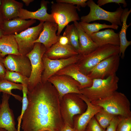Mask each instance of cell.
<instances>
[{
	"label": "cell",
	"mask_w": 131,
	"mask_h": 131,
	"mask_svg": "<svg viewBox=\"0 0 131 131\" xmlns=\"http://www.w3.org/2000/svg\"><path fill=\"white\" fill-rule=\"evenodd\" d=\"M114 3L120 5V4H123L124 8L126 7L127 4L125 0H98L97 2V5L99 7H101L105 4Z\"/></svg>",
	"instance_id": "obj_36"
},
{
	"label": "cell",
	"mask_w": 131,
	"mask_h": 131,
	"mask_svg": "<svg viewBox=\"0 0 131 131\" xmlns=\"http://www.w3.org/2000/svg\"></svg>",
	"instance_id": "obj_48"
},
{
	"label": "cell",
	"mask_w": 131,
	"mask_h": 131,
	"mask_svg": "<svg viewBox=\"0 0 131 131\" xmlns=\"http://www.w3.org/2000/svg\"><path fill=\"white\" fill-rule=\"evenodd\" d=\"M1 0H0V5H1Z\"/></svg>",
	"instance_id": "obj_44"
},
{
	"label": "cell",
	"mask_w": 131,
	"mask_h": 131,
	"mask_svg": "<svg viewBox=\"0 0 131 131\" xmlns=\"http://www.w3.org/2000/svg\"><path fill=\"white\" fill-rule=\"evenodd\" d=\"M2 58L0 57V81L4 80L7 70L2 61Z\"/></svg>",
	"instance_id": "obj_37"
},
{
	"label": "cell",
	"mask_w": 131,
	"mask_h": 131,
	"mask_svg": "<svg viewBox=\"0 0 131 131\" xmlns=\"http://www.w3.org/2000/svg\"><path fill=\"white\" fill-rule=\"evenodd\" d=\"M22 90L23 94L22 100V106L21 113L20 115L18 117L17 119L18 122V128H20L22 117L27 107L28 104V101L27 96L28 90L27 86L26 85H23V89Z\"/></svg>",
	"instance_id": "obj_31"
},
{
	"label": "cell",
	"mask_w": 131,
	"mask_h": 131,
	"mask_svg": "<svg viewBox=\"0 0 131 131\" xmlns=\"http://www.w3.org/2000/svg\"></svg>",
	"instance_id": "obj_47"
},
{
	"label": "cell",
	"mask_w": 131,
	"mask_h": 131,
	"mask_svg": "<svg viewBox=\"0 0 131 131\" xmlns=\"http://www.w3.org/2000/svg\"><path fill=\"white\" fill-rule=\"evenodd\" d=\"M23 85L10 82L5 80L0 81V91L13 96L16 99L21 101L22 97L19 95L12 93L13 89H17L22 90Z\"/></svg>",
	"instance_id": "obj_28"
},
{
	"label": "cell",
	"mask_w": 131,
	"mask_h": 131,
	"mask_svg": "<svg viewBox=\"0 0 131 131\" xmlns=\"http://www.w3.org/2000/svg\"><path fill=\"white\" fill-rule=\"evenodd\" d=\"M98 123L94 116L89 122L84 131H105Z\"/></svg>",
	"instance_id": "obj_33"
},
{
	"label": "cell",
	"mask_w": 131,
	"mask_h": 131,
	"mask_svg": "<svg viewBox=\"0 0 131 131\" xmlns=\"http://www.w3.org/2000/svg\"><path fill=\"white\" fill-rule=\"evenodd\" d=\"M87 107L85 102L75 93L64 95L60 101L61 115L65 124L73 128V118L84 112Z\"/></svg>",
	"instance_id": "obj_5"
},
{
	"label": "cell",
	"mask_w": 131,
	"mask_h": 131,
	"mask_svg": "<svg viewBox=\"0 0 131 131\" xmlns=\"http://www.w3.org/2000/svg\"><path fill=\"white\" fill-rule=\"evenodd\" d=\"M115 116L116 115L110 113L103 108L97 113L94 116L101 127L106 130Z\"/></svg>",
	"instance_id": "obj_29"
},
{
	"label": "cell",
	"mask_w": 131,
	"mask_h": 131,
	"mask_svg": "<svg viewBox=\"0 0 131 131\" xmlns=\"http://www.w3.org/2000/svg\"><path fill=\"white\" fill-rule=\"evenodd\" d=\"M63 35L67 38L69 41L68 44L79 54L80 49L78 34L77 29L74 24H68L66 26Z\"/></svg>",
	"instance_id": "obj_26"
},
{
	"label": "cell",
	"mask_w": 131,
	"mask_h": 131,
	"mask_svg": "<svg viewBox=\"0 0 131 131\" xmlns=\"http://www.w3.org/2000/svg\"><path fill=\"white\" fill-rule=\"evenodd\" d=\"M131 12V9L130 10H129L128 8L123 9L121 17V21L122 25L121 31L118 33L120 40V52L119 55L123 59L124 58L126 49L131 44V41H128L126 37L127 29L131 25V23L129 25H127V21Z\"/></svg>",
	"instance_id": "obj_22"
},
{
	"label": "cell",
	"mask_w": 131,
	"mask_h": 131,
	"mask_svg": "<svg viewBox=\"0 0 131 131\" xmlns=\"http://www.w3.org/2000/svg\"><path fill=\"white\" fill-rule=\"evenodd\" d=\"M3 33L2 30L0 29V38L3 35Z\"/></svg>",
	"instance_id": "obj_42"
},
{
	"label": "cell",
	"mask_w": 131,
	"mask_h": 131,
	"mask_svg": "<svg viewBox=\"0 0 131 131\" xmlns=\"http://www.w3.org/2000/svg\"><path fill=\"white\" fill-rule=\"evenodd\" d=\"M0 131H7L4 129H3V128H0Z\"/></svg>",
	"instance_id": "obj_43"
},
{
	"label": "cell",
	"mask_w": 131,
	"mask_h": 131,
	"mask_svg": "<svg viewBox=\"0 0 131 131\" xmlns=\"http://www.w3.org/2000/svg\"><path fill=\"white\" fill-rule=\"evenodd\" d=\"M10 95L3 93L0 107V128L7 131H17L13 110L10 108L9 100Z\"/></svg>",
	"instance_id": "obj_15"
},
{
	"label": "cell",
	"mask_w": 131,
	"mask_h": 131,
	"mask_svg": "<svg viewBox=\"0 0 131 131\" xmlns=\"http://www.w3.org/2000/svg\"><path fill=\"white\" fill-rule=\"evenodd\" d=\"M116 131H131V117H122L118 125Z\"/></svg>",
	"instance_id": "obj_32"
},
{
	"label": "cell",
	"mask_w": 131,
	"mask_h": 131,
	"mask_svg": "<svg viewBox=\"0 0 131 131\" xmlns=\"http://www.w3.org/2000/svg\"><path fill=\"white\" fill-rule=\"evenodd\" d=\"M119 80L116 74L103 79H93L91 86L80 89L81 94L91 102L107 98L117 91Z\"/></svg>",
	"instance_id": "obj_2"
},
{
	"label": "cell",
	"mask_w": 131,
	"mask_h": 131,
	"mask_svg": "<svg viewBox=\"0 0 131 131\" xmlns=\"http://www.w3.org/2000/svg\"><path fill=\"white\" fill-rule=\"evenodd\" d=\"M47 50L43 44L35 43L32 49L26 55L30 61L31 68L27 85L28 91H31L38 84L42 83L41 76L44 69L42 57Z\"/></svg>",
	"instance_id": "obj_6"
},
{
	"label": "cell",
	"mask_w": 131,
	"mask_h": 131,
	"mask_svg": "<svg viewBox=\"0 0 131 131\" xmlns=\"http://www.w3.org/2000/svg\"><path fill=\"white\" fill-rule=\"evenodd\" d=\"M55 75H66L71 77L79 83L80 89L90 87L92 83L93 79L82 73L76 63L64 67Z\"/></svg>",
	"instance_id": "obj_19"
},
{
	"label": "cell",
	"mask_w": 131,
	"mask_h": 131,
	"mask_svg": "<svg viewBox=\"0 0 131 131\" xmlns=\"http://www.w3.org/2000/svg\"><path fill=\"white\" fill-rule=\"evenodd\" d=\"M87 6L90 8V11L87 15L82 16L81 21L88 23L97 20L107 21L112 25L122 26L121 17L123 9L121 6L114 12L104 10L96 4L92 0H88Z\"/></svg>",
	"instance_id": "obj_8"
},
{
	"label": "cell",
	"mask_w": 131,
	"mask_h": 131,
	"mask_svg": "<svg viewBox=\"0 0 131 131\" xmlns=\"http://www.w3.org/2000/svg\"><path fill=\"white\" fill-rule=\"evenodd\" d=\"M120 57L118 54L105 59L92 69L87 75L92 79H103L116 74L119 66Z\"/></svg>",
	"instance_id": "obj_10"
},
{
	"label": "cell",
	"mask_w": 131,
	"mask_h": 131,
	"mask_svg": "<svg viewBox=\"0 0 131 131\" xmlns=\"http://www.w3.org/2000/svg\"><path fill=\"white\" fill-rule=\"evenodd\" d=\"M60 131H76L73 128H72L68 125L64 124L63 126Z\"/></svg>",
	"instance_id": "obj_39"
},
{
	"label": "cell",
	"mask_w": 131,
	"mask_h": 131,
	"mask_svg": "<svg viewBox=\"0 0 131 131\" xmlns=\"http://www.w3.org/2000/svg\"><path fill=\"white\" fill-rule=\"evenodd\" d=\"M56 2H51V14L58 25L57 35L59 36L70 23L79 21L80 18L77 11L76 6L68 3Z\"/></svg>",
	"instance_id": "obj_7"
},
{
	"label": "cell",
	"mask_w": 131,
	"mask_h": 131,
	"mask_svg": "<svg viewBox=\"0 0 131 131\" xmlns=\"http://www.w3.org/2000/svg\"><path fill=\"white\" fill-rule=\"evenodd\" d=\"M28 104L22 117L23 131H60L64 123L58 93L47 81L28 91Z\"/></svg>",
	"instance_id": "obj_1"
},
{
	"label": "cell",
	"mask_w": 131,
	"mask_h": 131,
	"mask_svg": "<svg viewBox=\"0 0 131 131\" xmlns=\"http://www.w3.org/2000/svg\"><path fill=\"white\" fill-rule=\"evenodd\" d=\"M0 57H1V53L0 51Z\"/></svg>",
	"instance_id": "obj_45"
},
{
	"label": "cell",
	"mask_w": 131,
	"mask_h": 131,
	"mask_svg": "<svg viewBox=\"0 0 131 131\" xmlns=\"http://www.w3.org/2000/svg\"><path fill=\"white\" fill-rule=\"evenodd\" d=\"M78 94L86 103L87 107L84 112L81 115L74 116L73 119V128L76 131H84L91 119L103 108L99 106L92 104L88 99L82 95Z\"/></svg>",
	"instance_id": "obj_14"
},
{
	"label": "cell",
	"mask_w": 131,
	"mask_h": 131,
	"mask_svg": "<svg viewBox=\"0 0 131 131\" xmlns=\"http://www.w3.org/2000/svg\"><path fill=\"white\" fill-rule=\"evenodd\" d=\"M3 20L2 14L0 11V29H1Z\"/></svg>",
	"instance_id": "obj_41"
},
{
	"label": "cell",
	"mask_w": 131,
	"mask_h": 131,
	"mask_svg": "<svg viewBox=\"0 0 131 131\" xmlns=\"http://www.w3.org/2000/svg\"><path fill=\"white\" fill-rule=\"evenodd\" d=\"M1 103L0 102V105H1Z\"/></svg>",
	"instance_id": "obj_46"
},
{
	"label": "cell",
	"mask_w": 131,
	"mask_h": 131,
	"mask_svg": "<svg viewBox=\"0 0 131 131\" xmlns=\"http://www.w3.org/2000/svg\"><path fill=\"white\" fill-rule=\"evenodd\" d=\"M91 103L94 105L101 107L114 115L124 118L131 117L130 102L122 93L116 91L108 97Z\"/></svg>",
	"instance_id": "obj_3"
},
{
	"label": "cell",
	"mask_w": 131,
	"mask_h": 131,
	"mask_svg": "<svg viewBox=\"0 0 131 131\" xmlns=\"http://www.w3.org/2000/svg\"><path fill=\"white\" fill-rule=\"evenodd\" d=\"M88 35L98 47L107 44L119 46L120 45L118 33L112 29H106Z\"/></svg>",
	"instance_id": "obj_20"
},
{
	"label": "cell",
	"mask_w": 131,
	"mask_h": 131,
	"mask_svg": "<svg viewBox=\"0 0 131 131\" xmlns=\"http://www.w3.org/2000/svg\"><path fill=\"white\" fill-rule=\"evenodd\" d=\"M28 79L18 72L7 70L4 80L15 83H20L27 86Z\"/></svg>",
	"instance_id": "obj_30"
},
{
	"label": "cell",
	"mask_w": 131,
	"mask_h": 131,
	"mask_svg": "<svg viewBox=\"0 0 131 131\" xmlns=\"http://www.w3.org/2000/svg\"><path fill=\"white\" fill-rule=\"evenodd\" d=\"M47 81L56 88L58 94L60 101L64 95L67 94H81L79 83L68 76L54 75L50 77Z\"/></svg>",
	"instance_id": "obj_11"
},
{
	"label": "cell",
	"mask_w": 131,
	"mask_h": 131,
	"mask_svg": "<svg viewBox=\"0 0 131 131\" xmlns=\"http://www.w3.org/2000/svg\"><path fill=\"white\" fill-rule=\"evenodd\" d=\"M119 46L107 44L98 47L87 55H81L76 63L80 71L87 75L90 71L102 60L114 55L119 54Z\"/></svg>",
	"instance_id": "obj_4"
},
{
	"label": "cell",
	"mask_w": 131,
	"mask_h": 131,
	"mask_svg": "<svg viewBox=\"0 0 131 131\" xmlns=\"http://www.w3.org/2000/svg\"><path fill=\"white\" fill-rule=\"evenodd\" d=\"M36 22L35 20H26L18 17L9 20H3L1 29L4 35H14L24 31Z\"/></svg>",
	"instance_id": "obj_18"
},
{
	"label": "cell",
	"mask_w": 131,
	"mask_h": 131,
	"mask_svg": "<svg viewBox=\"0 0 131 131\" xmlns=\"http://www.w3.org/2000/svg\"><path fill=\"white\" fill-rule=\"evenodd\" d=\"M121 117L119 116H115L106 129L105 131H116L118 125Z\"/></svg>",
	"instance_id": "obj_35"
},
{
	"label": "cell",
	"mask_w": 131,
	"mask_h": 131,
	"mask_svg": "<svg viewBox=\"0 0 131 131\" xmlns=\"http://www.w3.org/2000/svg\"><path fill=\"white\" fill-rule=\"evenodd\" d=\"M2 61L7 70L18 72L28 78L30 77L31 65L26 56L8 55L2 58Z\"/></svg>",
	"instance_id": "obj_13"
},
{
	"label": "cell",
	"mask_w": 131,
	"mask_h": 131,
	"mask_svg": "<svg viewBox=\"0 0 131 131\" xmlns=\"http://www.w3.org/2000/svg\"><path fill=\"white\" fill-rule=\"evenodd\" d=\"M79 54L69 45L61 44L58 42L48 49L44 55L51 59L66 58Z\"/></svg>",
	"instance_id": "obj_21"
},
{
	"label": "cell",
	"mask_w": 131,
	"mask_h": 131,
	"mask_svg": "<svg viewBox=\"0 0 131 131\" xmlns=\"http://www.w3.org/2000/svg\"><path fill=\"white\" fill-rule=\"evenodd\" d=\"M78 23L83 30L88 35L97 32L103 29L111 28L117 30L119 27L118 25H108L105 23L101 24L97 22L89 23L81 21Z\"/></svg>",
	"instance_id": "obj_27"
},
{
	"label": "cell",
	"mask_w": 131,
	"mask_h": 131,
	"mask_svg": "<svg viewBox=\"0 0 131 131\" xmlns=\"http://www.w3.org/2000/svg\"><path fill=\"white\" fill-rule=\"evenodd\" d=\"M0 12L4 20H9L18 17L19 10L23 4L15 0H1Z\"/></svg>",
	"instance_id": "obj_24"
},
{
	"label": "cell",
	"mask_w": 131,
	"mask_h": 131,
	"mask_svg": "<svg viewBox=\"0 0 131 131\" xmlns=\"http://www.w3.org/2000/svg\"><path fill=\"white\" fill-rule=\"evenodd\" d=\"M78 33L80 49L79 54L87 55L98 47L88 35L83 30L77 21L74 22Z\"/></svg>",
	"instance_id": "obj_23"
},
{
	"label": "cell",
	"mask_w": 131,
	"mask_h": 131,
	"mask_svg": "<svg viewBox=\"0 0 131 131\" xmlns=\"http://www.w3.org/2000/svg\"><path fill=\"white\" fill-rule=\"evenodd\" d=\"M58 29V25L55 23L49 21L44 22L43 30L34 43H40L47 50L58 42L59 36L56 33Z\"/></svg>",
	"instance_id": "obj_16"
},
{
	"label": "cell",
	"mask_w": 131,
	"mask_h": 131,
	"mask_svg": "<svg viewBox=\"0 0 131 131\" xmlns=\"http://www.w3.org/2000/svg\"><path fill=\"white\" fill-rule=\"evenodd\" d=\"M80 56V55L78 54L66 58L51 59L44 55L42 57L44 69L41 76L42 83L47 82L50 77L64 67L77 63Z\"/></svg>",
	"instance_id": "obj_12"
},
{
	"label": "cell",
	"mask_w": 131,
	"mask_h": 131,
	"mask_svg": "<svg viewBox=\"0 0 131 131\" xmlns=\"http://www.w3.org/2000/svg\"><path fill=\"white\" fill-rule=\"evenodd\" d=\"M87 0H57V2H64L73 4L76 5L77 10L80 11V7L84 8L87 6L86 2Z\"/></svg>",
	"instance_id": "obj_34"
},
{
	"label": "cell",
	"mask_w": 131,
	"mask_h": 131,
	"mask_svg": "<svg viewBox=\"0 0 131 131\" xmlns=\"http://www.w3.org/2000/svg\"><path fill=\"white\" fill-rule=\"evenodd\" d=\"M59 43L63 45H66L68 44L69 41L67 38L63 35H59L58 41Z\"/></svg>",
	"instance_id": "obj_38"
},
{
	"label": "cell",
	"mask_w": 131,
	"mask_h": 131,
	"mask_svg": "<svg viewBox=\"0 0 131 131\" xmlns=\"http://www.w3.org/2000/svg\"><path fill=\"white\" fill-rule=\"evenodd\" d=\"M48 1L44 0L41 1L40 8L34 12L29 11L22 8L19 10L18 17L23 19H37L40 21H49L55 23L54 18L51 14L48 13L47 4Z\"/></svg>",
	"instance_id": "obj_17"
},
{
	"label": "cell",
	"mask_w": 131,
	"mask_h": 131,
	"mask_svg": "<svg viewBox=\"0 0 131 131\" xmlns=\"http://www.w3.org/2000/svg\"><path fill=\"white\" fill-rule=\"evenodd\" d=\"M0 51L2 58L7 55H21L14 35H3L0 38Z\"/></svg>",
	"instance_id": "obj_25"
},
{
	"label": "cell",
	"mask_w": 131,
	"mask_h": 131,
	"mask_svg": "<svg viewBox=\"0 0 131 131\" xmlns=\"http://www.w3.org/2000/svg\"><path fill=\"white\" fill-rule=\"evenodd\" d=\"M22 1L25 3L26 6H28L30 3L34 0H22Z\"/></svg>",
	"instance_id": "obj_40"
},
{
	"label": "cell",
	"mask_w": 131,
	"mask_h": 131,
	"mask_svg": "<svg viewBox=\"0 0 131 131\" xmlns=\"http://www.w3.org/2000/svg\"><path fill=\"white\" fill-rule=\"evenodd\" d=\"M44 22L40 21L38 25L29 27L19 33L14 35L17 42L18 51L22 55L26 56L33 49L34 42L38 38L42 32Z\"/></svg>",
	"instance_id": "obj_9"
}]
</instances>
